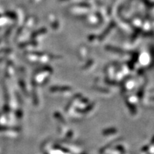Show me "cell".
I'll use <instances>...</instances> for the list:
<instances>
[{"label": "cell", "instance_id": "cell-1", "mask_svg": "<svg viewBox=\"0 0 154 154\" xmlns=\"http://www.w3.org/2000/svg\"><path fill=\"white\" fill-rule=\"evenodd\" d=\"M6 14L9 18H11V19H16V18H17L16 14L14 12H6Z\"/></svg>", "mask_w": 154, "mask_h": 154}]
</instances>
